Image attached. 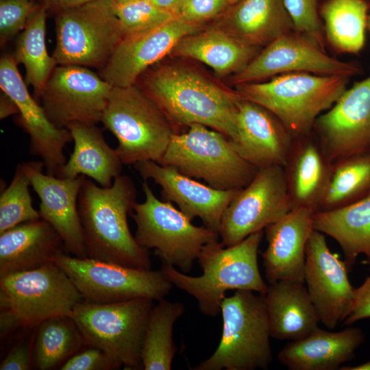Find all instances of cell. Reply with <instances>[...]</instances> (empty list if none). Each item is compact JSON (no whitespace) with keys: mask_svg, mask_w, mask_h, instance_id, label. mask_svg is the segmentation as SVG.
Wrapping results in <instances>:
<instances>
[{"mask_svg":"<svg viewBox=\"0 0 370 370\" xmlns=\"http://www.w3.org/2000/svg\"><path fill=\"white\" fill-rule=\"evenodd\" d=\"M47 13L40 3L20 34L13 55L16 64L24 66L25 82L27 85L33 87L35 98L39 95L53 70L58 65L47 49L45 38Z\"/></svg>","mask_w":370,"mask_h":370,"instance_id":"obj_34","label":"cell"},{"mask_svg":"<svg viewBox=\"0 0 370 370\" xmlns=\"http://www.w3.org/2000/svg\"><path fill=\"white\" fill-rule=\"evenodd\" d=\"M349 79L341 75L288 73L266 82L236 85V91L275 115L295 138L312 132L316 119L347 89Z\"/></svg>","mask_w":370,"mask_h":370,"instance_id":"obj_4","label":"cell"},{"mask_svg":"<svg viewBox=\"0 0 370 370\" xmlns=\"http://www.w3.org/2000/svg\"><path fill=\"white\" fill-rule=\"evenodd\" d=\"M223 329L214 353L193 370L267 369L273 360L264 295L237 290L221 304Z\"/></svg>","mask_w":370,"mask_h":370,"instance_id":"obj_5","label":"cell"},{"mask_svg":"<svg viewBox=\"0 0 370 370\" xmlns=\"http://www.w3.org/2000/svg\"><path fill=\"white\" fill-rule=\"evenodd\" d=\"M113 1L115 3H125V2H128V1H131L134 0H113Z\"/></svg>","mask_w":370,"mask_h":370,"instance_id":"obj_50","label":"cell"},{"mask_svg":"<svg viewBox=\"0 0 370 370\" xmlns=\"http://www.w3.org/2000/svg\"><path fill=\"white\" fill-rule=\"evenodd\" d=\"M263 236L261 230L230 247L219 240L208 243L197 258L203 271L199 276L188 275L167 264H162L161 271L173 286L196 299L202 314L217 316L227 291L266 293L268 284L262 278L258 264Z\"/></svg>","mask_w":370,"mask_h":370,"instance_id":"obj_3","label":"cell"},{"mask_svg":"<svg viewBox=\"0 0 370 370\" xmlns=\"http://www.w3.org/2000/svg\"><path fill=\"white\" fill-rule=\"evenodd\" d=\"M313 223L315 230L338 243L348 269L360 254L370 264V194L348 205L314 212Z\"/></svg>","mask_w":370,"mask_h":370,"instance_id":"obj_30","label":"cell"},{"mask_svg":"<svg viewBox=\"0 0 370 370\" xmlns=\"http://www.w3.org/2000/svg\"><path fill=\"white\" fill-rule=\"evenodd\" d=\"M236 127L235 137L229 140L244 160L258 169L285 166L294 138L272 112L241 97Z\"/></svg>","mask_w":370,"mask_h":370,"instance_id":"obj_22","label":"cell"},{"mask_svg":"<svg viewBox=\"0 0 370 370\" xmlns=\"http://www.w3.org/2000/svg\"><path fill=\"white\" fill-rule=\"evenodd\" d=\"M347 269L329 249L325 234L314 230L306 247L304 283L320 321L328 329L343 323L352 307L355 288Z\"/></svg>","mask_w":370,"mask_h":370,"instance_id":"obj_18","label":"cell"},{"mask_svg":"<svg viewBox=\"0 0 370 370\" xmlns=\"http://www.w3.org/2000/svg\"><path fill=\"white\" fill-rule=\"evenodd\" d=\"M31 186L40 199V219L61 237L72 256L88 258L78 211V197L86 176L62 178L43 173L42 161L22 162Z\"/></svg>","mask_w":370,"mask_h":370,"instance_id":"obj_20","label":"cell"},{"mask_svg":"<svg viewBox=\"0 0 370 370\" xmlns=\"http://www.w3.org/2000/svg\"><path fill=\"white\" fill-rule=\"evenodd\" d=\"M291 209L284 167L259 169L225 210L219 232L221 242L226 247L236 245L264 230Z\"/></svg>","mask_w":370,"mask_h":370,"instance_id":"obj_13","label":"cell"},{"mask_svg":"<svg viewBox=\"0 0 370 370\" xmlns=\"http://www.w3.org/2000/svg\"><path fill=\"white\" fill-rule=\"evenodd\" d=\"M38 328L32 349V363L38 369L61 367L86 345L79 330L69 316L47 319Z\"/></svg>","mask_w":370,"mask_h":370,"instance_id":"obj_35","label":"cell"},{"mask_svg":"<svg viewBox=\"0 0 370 370\" xmlns=\"http://www.w3.org/2000/svg\"><path fill=\"white\" fill-rule=\"evenodd\" d=\"M71 278L84 299L95 303H114L138 298L159 301L173 284L160 270L142 269L80 258L64 251L52 260Z\"/></svg>","mask_w":370,"mask_h":370,"instance_id":"obj_12","label":"cell"},{"mask_svg":"<svg viewBox=\"0 0 370 370\" xmlns=\"http://www.w3.org/2000/svg\"><path fill=\"white\" fill-rule=\"evenodd\" d=\"M133 166L143 180L160 186L162 200L176 204L191 221L199 218L204 226L219 234L223 214L239 190L216 189L152 160Z\"/></svg>","mask_w":370,"mask_h":370,"instance_id":"obj_21","label":"cell"},{"mask_svg":"<svg viewBox=\"0 0 370 370\" xmlns=\"http://www.w3.org/2000/svg\"><path fill=\"white\" fill-rule=\"evenodd\" d=\"M56 43L52 56L58 65L101 69L123 34L113 0H93L56 14Z\"/></svg>","mask_w":370,"mask_h":370,"instance_id":"obj_10","label":"cell"},{"mask_svg":"<svg viewBox=\"0 0 370 370\" xmlns=\"http://www.w3.org/2000/svg\"><path fill=\"white\" fill-rule=\"evenodd\" d=\"M137 190L127 175L102 187L84 178L78 197V211L88 258L125 267L151 269L149 250L132 234L127 215L136 202Z\"/></svg>","mask_w":370,"mask_h":370,"instance_id":"obj_1","label":"cell"},{"mask_svg":"<svg viewBox=\"0 0 370 370\" xmlns=\"http://www.w3.org/2000/svg\"><path fill=\"white\" fill-rule=\"evenodd\" d=\"M368 318H370V269L369 274L362 284L354 289L352 307L343 325L349 326Z\"/></svg>","mask_w":370,"mask_h":370,"instance_id":"obj_43","label":"cell"},{"mask_svg":"<svg viewBox=\"0 0 370 370\" xmlns=\"http://www.w3.org/2000/svg\"><path fill=\"white\" fill-rule=\"evenodd\" d=\"M314 213L308 208H292L264 229L267 246L262 257L268 284L279 281L304 283L306 247L314 230Z\"/></svg>","mask_w":370,"mask_h":370,"instance_id":"obj_23","label":"cell"},{"mask_svg":"<svg viewBox=\"0 0 370 370\" xmlns=\"http://www.w3.org/2000/svg\"><path fill=\"white\" fill-rule=\"evenodd\" d=\"M340 370H370V360L355 366H342Z\"/></svg>","mask_w":370,"mask_h":370,"instance_id":"obj_48","label":"cell"},{"mask_svg":"<svg viewBox=\"0 0 370 370\" xmlns=\"http://www.w3.org/2000/svg\"><path fill=\"white\" fill-rule=\"evenodd\" d=\"M145 200L136 202L131 214L136 224L135 239L143 248L153 249L162 262L188 273L204 247L219 235L196 226L172 203L160 200L147 182L142 184Z\"/></svg>","mask_w":370,"mask_h":370,"instance_id":"obj_8","label":"cell"},{"mask_svg":"<svg viewBox=\"0 0 370 370\" xmlns=\"http://www.w3.org/2000/svg\"><path fill=\"white\" fill-rule=\"evenodd\" d=\"M369 194L370 151L333 164L326 190L317 212L348 205Z\"/></svg>","mask_w":370,"mask_h":370,"instance_id":"obj_36","label":"cell"},{"mask_svg":"<svg viewBox=\"0 0 370 370\" xmlns=\"http://www.w3.org/2000/svg\"><path fill=\"white\" fill-rule=\"evenodd\" d=\"M312 131L332 164L369 151L370 76L346 89Z\"/></svg>","mask_w":370,"mask_h":370,"instance_id":"obj_16","label":"cell"},{"mask_svg":"<svg viewBox=\"0 0 370 370\" xmlns=\"http://www.w3.org/2000/svg\"><path fill=\"white\" fill-rule=\"evenodd\" d=\"M228 5V0H184L177 16L188 22L200 23L217 16Z\"/></svg>","mask_w":370,"mask_h":370,"instance_id":"obj_42","label":"cell"},{"mask_svg":"<svg viewBox=\"0 0 370 370\" xmlns=\"http://www.w3.org/2000/svg\"><path fill=\"white\" fill-rule=\"evenodd\" d=\"M155 5L177 16L178 10L184 0H151Z\"/></svg>","mask_w":370,"mask_h":370,"instance_id":"obj_47","label":"cell"},{"mask_svg":"<svg viewBox=\"0 0 370 370\" xmlns=\"http://www.w3.org/2000/svg\"><path fill=\"white\" fill-rule=\"evenodd\" d=\"M69 130L74 147L58 175L62 178L84 175L102 187L112 186L121 175L123 164L116 151L106 141L96 125L73 123Z\"/></svg>","mask_w":370,"mask_h":370,"instance_id":"obj_29","label":"cell"},{"mask_svg":"<svg viewBox=\"0 0 370 370\" xmlns=\"http://www.w3.org/2000/svg\"><path fill=\"white\" fill-rule=\"evenodd\" d=\"M238 0H228L230 5H233L236 3Z\"/></svg>","mask_w":370,"mask_h":370,"instance_id":"obj_51","label":"cell"},{"mask_svg":"<svg viewBox=\"0 0 370 370\" xmlns=\"http://www.w3.org/2000/svg\"><path fill=\"white\" fill-rule=\"evenodd\" d=\"M258 51V47L242 42L216 27L184 37L171 53L200 61L218 75H226L241 71Z\"/></svg>","mask_w":370,"mask_h":370,"instance_id":"obj_31","label":"cell"},{"mask_svg":"<svg viewBox=\"0 0 370 370\" xmlns=\"http://www.w3.org/2000/svg\"><path fill=\"white\" fill-rule=\"evenodd\" d=\"M40 5L35 0H0L1 47L24 29Z\"/></svg>","mask_w":370,"mask_h":370,"instance_id":"obj_40","label":"cell"},{"mask_svg":"<svg viewBox=\"0 0 370 370\" xmlns=\"http://www.w3.org/2000/svg\"><path fill=\"white\" fill-rule=\"evenodd\" d=\"M112 88L88 67L58 65L36 99L59 128L73 123L97 125Z\"/></svg>","mask_w":370,"mask_h":370,"instance_id":"obj_14","label":"cell"},{"mask_svg":"<svg viewBox=\"0 0 370 370\" xmlns=\"http://www.w3.org/2000/svg\"><path fill=\"white\" fill-rule=\"evenodd\" d=\"M93 0H41V5L47 12H58L84 4Z\"/></svg>","mask_w":370,"mask_h":370,"instance_id":"obj_45","label":"cell"},{"mask_svg":"<svg viewBox=\"0 0 370 370\" xmlns=\"http://www.w3.org/2000/svg\"><path fill=\"white\" fill-rule=\"evenodd\" d=\"M367 29L368 30L370 35V15H369L367 18Z\"/></svg>","mask_w":370,"mask_h":370,"instance_id":"obj_49","label":"cell"},{"mask_svg":"<svg viewBox=\"0 0 370 370\" xmlns=\"http://www.w3.org/2000/svg\"><path fill=\"white\" fill-rule=\"evenodd\" d=\"M84 297L68 275L55 262L0 278L1 310H9L21 328L71 315Z\"/></svg>","mask_w":370,"mask_h":370,"instance_id":"obj_11","label":"cell"},{"mask_svg":"<svg viewBox=\"0 0 370 370\" xmlns=\"http://www.w3.org/2000/svg\"><path fill=\"white\" fill-rule=\"evenodd\" d=\"M18 109L14 100L1 91L0 96V119H4L13 114H18Z\"/></svg>","mask_w":370,"mask_h":370,"instance_id":"obj_46","label":"cell"},{"mask_svg":"<svg viewBox=\"0 0 370 370\" xmlns=\"http://www.w3.org/2000/svg\"><path fill=\"white\" fill-rule=\"evenodd\" d=\"M184 305L163 299L153 306L147 321L141 349L145 370H170L177 352L173 339V326L183 314Z\"/></svg>","mask_w":370,"mask_h":370,"instance_id":"obj_33","label":"cell"},{"mask_svg":"<svg viewBox=\"0 0 370 370\" xmlns=\"http://www.w3.org/2000/svg\"><path fill=\"white\" fill-rule=\"evenodd\" d=\"M320 0H284L294 30L306 36L321 49H325V34L320 18Z\"/></svg>","mask_w":370,"mask_h":370,"instance_id":"obj_39","label":"cell"},{"mask_svg":"<svg viewBox=\"0 0 370 370\" xmlns=\"http://www.w3.org/2000/svg\"><path fill=\"white\" fill-rule=\"evenodd\" d=\"M202 29L178 17L155 28L124 36L99 75L113 87L134 85L151 65L171 53L184 37Z\"/></svg>","mask_w":370,"mask_h":370,"instance_id":"obj_19","label":"cell"},{"mask_svg":"<svg viewBox=\"0 0 370 370\" xmlns=\"http://www.w3.org/2000/svg\"><path fill=\"white\" fill-rule=\"evenodd\" d=\"M158 163L223 190L243 188L258 171L236 152L226 136L198 123L174 134Z\"/></svg>","mask_w":370,"mask_h":370,"instance_id":"obj_7","label":"cell"},{"mask_svg":"<svg viewBox=\"0 0 370 370\" xmlns=\"http://www.w3.org/2000/svg\"><path fill=\"white\" fill-rule=\"evenodd\" d=\"M361 72L356 62L327 54L312 40L293 31L274 40L232 77L235 85L257 82L288 73L341 75L350 78Z\"/></svg>","mask_w":370,"mask_h":370,"instance_id":"obj_15","label":"cell"},{"mask_svg":"<svg viewBox=\"0 0 370 370\" xmlns=\"http://www.w3.org/2000/svg\"><path fill=\"white\" fill-rule=\"evenodd\" d=\"M101 122L117 139L115 149L123 164L158 162L177 133L162 109L135 84L112 88Z\"/></svg>","mask_w":370,"mask_h":370,"instance_id":"obj_6","label":"cell"},{"mask_svg":"<svg viewBox=\"0 0 370 370\" xmlns=\"http://www.w3.org/2000/svg\"><path fill=\"white\" fill-rule=\"evenodd\" d=\"M369 9L367 0H326L321 5L325 38L336 51L356 53L362 49Z\"/></svg>","mask_w":370,"mask_h":370,"instance_id":"obj_32","label":"cell"},{"mask_svg":"<svg viewBox=\"0 0 370 370\" xmlns=\"http://www.w3.org/2000/svg\"><path fill=\"white\" fill-rule=\"evenodd\" d=\"M365 341L359 328L330 332L318 327L306 337L290 341L277 358L290 370H336L354 358Z\"/></svg>","mask_w":370,"mask_h":370,"instance_id":"obj_24","label":"cell"},{"mask_svg":"<svg viewBox=\"0 0 370 370\" xmlns=\"http://www.w3.org/2000/svg\"><path fill=\"white\" fill-rule=\"evenodd\" d=\"M114 10L123 37L155 28L177 17L151 0L114 2Z\"/></svg>","mask_w":370,"mask_h":370,"instance_id":"obj_38","label":"cell"},{"mask_svg":"<svg viewBox=\"0 0 370 370\" xmlns=\"http://www.w3.org/2000/svg\"><path fill=\"white\" fill-rule=\"evenodd\" d=\"M141 90L157 103L174 127L198 123L230 140L236 136V116L241 97L194 70L161 66L147 75Z\"/></svg>","mask_w":370,"mask_h":370,"instance_id":"obj_2","label":"cell"},{"mask_svg":"<svg viewBox=\"0 0 370 370\" xmlns=\"http://www.w3.org/2000/svg\"><path fill=\"white\" fill-rule=\"evenodd\" d=\"M263 295L272 338L297 341L319 327L320 317L305 283L279 281L269 284Z\"/></svg>","mask_w":370,"mask_h":370,"instance_id":"obj_27","label":"cell"},{"mask_svg":"<svg viewBox=\"0 0 370 370\" xmlns=\"http://www.w3.org/2000/svg\"><path fill=\"white\" fill-rule=\"evenodd\" d=\"M332 166L312 131L294 138L284 166L292 208L318 210Z\"/></svg>","mask_w":370,"mask_h":370,"instance_id":"obj_25","label":"cell"},{"mask_svg":"<svg viewBox=\"0 0 370 370\" xmlns=\"http://www.w3.org/2000/svg\"><path fill=\"white\" fill-rule=\"evenodd\" d=\"M0 87L16 103V123L29 137V153L39 157L47 174L58 176L67 161L64 147L73 141L67 128H59L47 116L40 103L28 91L13 56L0 60Z\"/></svg>","mask_w":370,"mask_h":370,"instance_id":"obj_17","label":"cell"},{"mask_svg":"<svg viewBox=\"0 0 370 370\" xmlns=\"http://www.w3.org/2000/svg\"><path fill=\"white\" fill-rule=\"evenodd\" d=\"M153 301L138 298L114 303L84 300L70 317L86 345L108 354L125 369L143 367L141 349Z\"/></svg>","mask_w":370,"mask_h":370,"instance_id":"obj_9","label":"cell"},{"mask_svg":"<svg viewBox=\"0 0 370 370\" xmlns=\"http://www.w3.org/2000/svg\"><path fill=\"white\" fill-rule=\"evenodd\" d=\"M121 366L100 349L89 347L68 359L61 370H112Z\"/></svg>","mask_w":370,"mask_h":370,"instance_id":"obj_41","label":"cell"},{"mask_svg":"<svg viewBox=\"0 0 370 370\" xmlns=\"http://www.w3.org/2000/svg\"><path fill=\"white\" fill-rule=\"evenodd\" d=\"M218 28L250 46L266 47L294 27L284 0H238Z\"/></svg>","mask_w":370,"mask_h":370,"instance_id":"obj_28","label":"cell"},{"mask_svg":"<svg viewBox=\"0 0 370 370\" xmlns=\"http://www.w3.org/2000/svg\"><path fill=\"white\" fill-rule=\"evenodd\" d=\"M30 180L22 163L16 167L9 186L0 195V233L25 222L40 219L32 205Z\"/></svg>","mask_w":370,"mask_h":370,"instance_id":"obj_37","label":"cell"},{"mask_svg":"<svg viewBox=\"0 0 370 370\" xmlns=\"http://www.w3.org/2000/svg\"><path fill=\"white\" fill-rule=\"evenodd\" d=\"M63 249L58 233L42 219L16 225L0 233V278L38 268Z\"/></svg>","mask_w":370,"mask_h":370,"instance_id":"obj_26","label":"cell"},{"mask_svg":"<svg viewBox=\"0 0 370 370\" xmlns=\"http://www.w3.org/2000/svg\"><path fill=\"white\" fill-rule=\"evenodd\" d=\"M32 352L25 342L14 347L1 361V370H27L30 369Z\"/></svg>","mask_w":370,"mask_h":370,"instance_id":"obj_44","label":"cell"}]
</instances>
